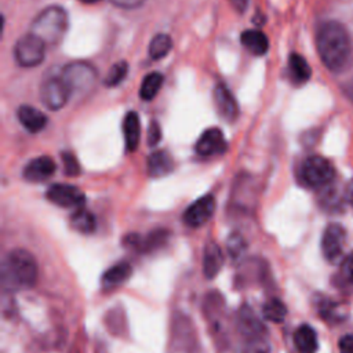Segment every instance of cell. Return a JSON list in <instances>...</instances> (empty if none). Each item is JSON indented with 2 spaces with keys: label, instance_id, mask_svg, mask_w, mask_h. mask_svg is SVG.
Listing matches in <instances>:
<instances>
[{
  "label": "cell",
  "instance_id": "cell-1",
  "mask_svg": "<svg viewBox=\"0 0 353 353\" xmlns=\"http://www.w3.org/2000/svg\"><path fill=\"white\" fill-rule=\"evenodd\" d=\"M317 52L330 70H339L350 54V39L346 28L338 21L324 22L316 36Z\"/></svg>",
  "mask_w": 353,
  "mask_h": 353
},
{
  "label": "cell",
  "instance_id": "cell-2",
  "mask_svg": "<svg viewBox=\"0 0 353 353\" xmlns=\"http://www.w3.org/2000/svg\"><path fill=\"white\" fill-rule=\"evenodd\" d=\"M37 262L28 250L10 251L3 262V284L15 288H32L37 281Z\"/></svg>",
  "mask_w": 353,
  "mask_h": 353
},
{
  "label": "cell",
  "instance_id": "cell-3",
  "mask_svg": "<svg viewBox=\"0 0 353 353\" xmlns=\"http://www.w3.org/2000/svg\"><path fill=\"white\" fill-rule=\"evenodd\" d=\"M68 30V14L59 6H50L44 8L32 22L34 36L41 39L46 46L58 44Z\"/></svg>",
  "mask_w": 353,
  "mask_h": 353
},
{
  "label": "cell",
  "instance_id": "cell-4",
  "mask_svg": "<svg viewBox=\"0 0 353 353\" xmlns=\"http://www.w3.org/2000/svg\"><path fill=\"white\" fill-rule=\"evenodd\" d=\"M335 178L332 163L319 154L309 156L301 165V181L313 189L328 186Z\"/></svg>",
  "mask_w": 353,
  "mask_h": 353
},
{
  "label": "cell",
  "instance_id": "cell-5",
  "mask_svg": "<svg viewBox=\"0 0 353 353\" xmlns=\"http://www.w3.org/2000/svg\"><path fill=\"white\" fill-rule=\"evenodd\" d=\"M61 77L68 84L72 95L73 94H87L95 84L97 80V70L92 65L76 61L68 63L62 72Z\"/></svg>",
  "mask_w": 353,
  "mask_h": 353
},
{
  "label": "cell",
  "instance_id": "cell-6",
  "mask_svg": "<svg viewBox=\"0 0 353 353\" xmlns=\"http://www.w3.org/2000/svg\"><path fill=\"white\" fill-rule=\"evenodd\" d=\"M44 57L46 43L33 33H28L19 37L14 46V58L17 63L23 68H33L40 65Z\"/></svg>",
  "mask_w": 353,
  "mask_h": 353
},
{
  "label": "cell",
  "instance_id": "cell-7",
  "mask_svg": "<svg viewBox=\"0 0 353 353\" xmlns=\"http://www.w3.org/2000/svg\"><path fill=\"white\" fill-rule=\"evenodd\" d=\"M239 330L251 343V352L265 353V325L250 307H241L239 313Z\"/></svg>",
  "mask_w": 353,
  "mask_h": 353
},
{
  "label": "cell",
  "instance_id": "cell-8",
  "mask_svg": "<svg viewBox=\"0 0 353 353\" xmlns=\"http://www.w3.org/2000/svg\"><path fill=\"white\" fill-rule=\"evenodd\" d=\"M70 95L72 92L61 74L46 79L40 87V99L51 110L63 108L68 103Z\"/></svg>",
  "mask_w": 353,
  "mask_h": 353
},
{
  "label": "cell",
  "instance_id": "cell-9",
  "mask_svg": "<svg viewBox=\"0 0 353 353\" xmlns=\"http://www.w3.org/2000/svg\"><path fill=\"white\" fill-rule=\"evenodd\" d=\"M47 199L58 205V207H63V208H83L84 203H85V196L84 193L73 186V185H66V183H54L48 188L47 190Z\"/></svg>",
  "mask_w": 353,
  "mask_h": 353
},
{
  "label": "cell",
  "instance_id": "cell-10",
  "mask_svg": "<svg viewBox=\"0 0 353 353\" xmlns=\"http://www.w3.org/2000/svg\"><path fill=\"white\" fill-rule=\"evenodd\" d=\"M346 232L339 223H330L321 236V251L327 261L334 262L336 261L345 245Z\"/></svg>",
  "mask_w": 353,
  "mask_h": 353
},
{
  "label": "cell",
  "instance_id": "cell-11",
  "mask_svg": "<svg viewBox=\"0 0 353 353\" xmlns=\"http://www.w3.org/2000/svg\"><path fill=\"white\" fill-rule=\"evenodd\" d=\"M215 211V199L212 194H205L192 203L183 212V222L190 228L203 226Z\"/></svg>",
  "mask_w": 353,
  "mask_h": 353
},
{
  "label": "cell",
  "instance_id": "cell-12",
  "mask_svg": "<svg viewBox=\"0 0 353 353\" xmlns=\"http://www.w3.org/2000/svg\"><path fill=\"white\" fill-rule=\"evenodd\" d=\"M214 103H215L216 112L223 120L232 123L237 119L239 116L237 101L232 94V91L223 83H218L216 87L214 88Z\"/></svg>",
  "mask_w": 353,
  "mask_h": 353
},
{
  "label": "cell",
  "instance_id": "cell-13",
  "mask_svg": "<svg viewBox=\"0 0 353 353\" xmlns=\"http://www.w3.org/2000/svg\"><path fill=\"white\" fill-rule=\"evenodd\" d=\"M196 152L203 157L216 156L225 152L226 141L223 132L219 128L205 130L196 142Z\"/></svg>",
  "mask_w": 353,
  "mask_h": 353
},
{
  "label": "cell",
  "instance_id": "cell-14",
  "mask_svg": "<svg viewBox=\"0 0 353 353\" xmlns=\"http://www.w3.org/2000/svg\"><path fill=\"white\" fill-rule=\"evenodd\" d=\"M57 165L50 156L32 159L23 168V178L29 182H43L54 175Z\"/></svg>",
  "mask_w": 353,
  "mask_h": 353
},
{
  "label": "cell",
  "instance_id": "cell-15",
  "mask_svg": "<svg viewBox=\"0 0 353 353\" xmlns=\"http://www.w3.org/2000/svg\"><path fill=\"white\" fill-rule=\"evenodd\" d=\"M223 254L219 245L214 241H208L204 248L203 256V272L207 279H214L222 269Z\"/></svg>",
  "mask_w": 353,
  "mask_h": 353
},
{
  "label": "cell",
  "instance_id": "cell-16",
  "mask_svg": "<svg viewBox=\"0 0 353 353\" xmlns=\"http://www.w3.org/2000/svg\"><path fill=\"white\" fill-rule=\"evenodd\" d=\"M18 120L19 123L29 131V132H39L41 131L47 124L46 114L29 105H22L18 109Z\"/></svg>",
  "mask_w": 353,
  "mask_h": 353
},
{
  "label": "cell",
  "instance_id": "cell-17",
  "mask_svg": "<svg viewBox=\"0 0 353 353\" xmlns=\"http://www.w3.org/2000/svg\"><path fill=\"white\" fill-rule=\"evenodd\" d=\"M174 170L172 157L164 150H154L148 157V172L153 178H160Z\"/></svg>",
  "mask_w": 353,
  "mask_h": 353
},
{
  "label": "cell",
  "instance_id": "cell-18",
  "mask_svg": "<svg viewBox=\"0 0 353 353\" xmlns=\"http://www.w3.org/2000/svg\"><path fill=\"white\" fill-rule=\"evenodd\" d=\"M132 273V268L128 262H119L109 268L103 274H102V287L103 288H114L125 283Z\"/></svg>",
  "mask_w": 353,
  "mask_h": 353
},
{
  "label": "cell",
  "instance_id": "cell-19",
  "mask_svg": "<svg viewBox=\"0 0 353 353\" xmlns=\"http://www.w3.org/2000/svg\"><path fill=\"white\" fill-rule=\"evenodd\" d=\"M123 132L125 148L130 152H134L138 148L141 139V123L137 112H128L123 120Z\"/></svg>",
  "mask_w": 353,
  "mask_h": 353
},
{
  "label": "cell",
  "instance_id": "cell-20",
  "mask_svg": "<svg viewBox=\"0 0 353 353\" xmlns=\"http://www.w3.org/2000/svg\"><path fill=\"white\" fill-rule=\"evenodd\" d=\"M294 343L301 353H314L319 346L314 328L309 324L299 325L294 334Z\"/></svg>",
  "mask_w": 353,
  "mask_h": 353
},
{
  "label": "cell",
  "instance_id": "cell-21",
  "mask_svg": "<svg viewBox=\"0 0 353 353\" xmlns=\"http://www.w3.org/2000/svg\"><path fill=\"white\" fill-rule=\"evenodd\" d=\"M288 73L295 84H305L312 76V69L301 54L292 52L288 58Z\"/></svg>",
  "mask_w": 353,
  "mask_h": 353
},
{
  "label": "cell",
  "instance_id": "cell-22",
  "mask_svg": "<svg viewBox=\"0 0 353 353\" xmlns=\"http://www.w3.org/2000/svg\"><path fill=\"white\" fill-rule=\"evenodd\" d=\"M241 44L254 55H263L269 48L268 36L256 29H250L241 33Z\"/></svg>",
  "mask_w": 353,
  "mask_h": 353
},
{
  "label": "cell",
  "instance_id": "cell-23",
  "mask_svg": "<svg viewBox=\"0 0 353 353\" xmlns=\"http://www.w3.org/2000/svg\"><path fill=\"white\" fill-rule=\"evenodd\" d=\"M163 81H164V77L159 72H152V73L146 74L141 83L139 97L145 101L153 99L157 95V92L160 91Z\"/></svg>",
  "mask_w": 353,
  "mask_h": 353
},
{
  "label": "cell",
  "instance_id": "cell-24",
  "mask_svg": "<svg viewBox=\"0 0 353 353\" xmlns=\"http://www.w3.org/2000/svg\"><path fill=\"white\" fill-rule=\"evenodd\" d=\"M172 48V40L168 34L165 33H159L156 34L149 44V57L152 59H161L165 55H168V52Z\"/></svg>",
  "mask_w": 353,
  "mask_h": 353
},
{
  "label": "cell",
  "instance_id": "cell-25",
  "mask_svg": "<svg viewBox=\"0 0 353 353\" xmlns=\"http://www.w3.org/2000/svg\"><path fill=\"white\" fill-rule=\"evenodd\" d=\"M70 223L77 232L81 233H92L95 230V218L84 208H79L73 212L70 216Z\"/></svg>",
  "mask_w": 353,
  "mask_h": 353
},
{
  "label": "cell",
  "instance_id": "cell-26",
  "mask_svg": "<svg viewBox=\"0 0 353 353\" xmlns=\"http://www.w3.org/2000/svg\"><path fill=\"white\" fill-rule=\"evenodd\" d=\"M262 314L268 321L281 323V321H284V319L287 316V307L283 303V301L273 298V299H269L262 306Z\"/></svg>",
  "mask_w": 353,
  "mask_h": 353
},
{
  "label": "cell",
  "instance_id": "cell-27",
  "mask_svg": "<svg viewBox=\"0 0 353 353\" xmlns=\"http://www.w3.org/2000/svg\"><path fill=\"white\" fill-rule=\"evenodd\" d=\"M127 73H128V65H127V62H125V61H119L117 63H114V65L109 69V72H108V74H106V77H105V85H108V87H114V85L120 84V83L125 79Z\"/></svg>",
  "mask_w": 353,
  "mask_h": 353
},
{
  "label": "cell",
  "instance_id": "cell-28",
  "mask_svg": "<svg viewBox=\"0 0 353 353\" xmlns=\"http://www.w3.org/2000/svg\"><path fill=\"white\" fill-rule=\"evenodd\" d=\"M62 163H63V171L66 175H69V176L79 175L80 165L72 153H69V152L62 153Z\"/></svg>",
  "mask_w": 353,
  "mask_h": 353
},
{
  "label": "cell",
  "instance_id": "cell-29",
  "mask_svg": "<svg viewBox=\"0 0 353 353\" xmlns=\"http://www.w3.org/2000/svg\"><path fill=\"white\" fill-rule=\"evenodd\" d=\"M244 247H245L244 239H243L240 234H236V233H234V234H230V237H229V240H228V250H229V254H230L233 258L239 256V255L243 252Z\"/></svg>",
  "mask_w": 353,
  "mask_h": 353
},
{
  "label": "cell",
  "instance_id": "cell-30",
  "mask_svg": "<svg viewBox=\"0 0 353 353\" xmlns=\"http://www.w3.org/2000/svg\"><path fill=\"white\" fill-rule=\"evenodd\" d=\"M161 139V128H160V124L153 120L150 121L149 124V128H148V145L154 148Z\"/></svg>",
  "mask_w": 353,
  "mask_h": 353
},
{
  "label": "cell",
  "instance_id": "cell-31",
  "mask_svg": "<svg viewBox=\"0 0 353 353\" xmlns=\"http://www.w3.org/2000/svg\"><path fill=\"white\" fill-rule=\"evenodd\" d=\"M342 276L349 281L353 283V252L349 254L345 261L342 262V268H341Z\"/></svg>",
  "mask_w": 353,
  "mask_h": 353
},
{
  "label": "cell",
  "instance_id": "cell-32",
  "mask_svg": "<svg viewBox=\"0 0 353 353\" xmlns=\"http://www.w3.org/2000/svg\"><path fill=\"white\" fill-rule=\"evenodd\" d=\"M341 353H353V334L345 335L339 339Z\"/></svg>",
  "mask_w": 353,
  "mask_h": 353
},
{
  "label": "cell",
  "instance_id": "cell-33",
  "mask_svg": "<svg viewBox=\"0 0 353 353\" xmlns=\"http://www.w3.org/2000/svg\"><path fill=\"white\" fill-rule=\"evenodd\" d=\"M114 6L121 8H137L145 3V0H110Z\"/></svg>",
  "mask_w": 353,
  "mask_h": 353
},
{
  "label": "cell",
  "instance_id": "cell-34",
  "mask_svg": "<svg viewBox=\"0 0 353 353\" xmlns=\"http://www.w3.org/2000/svg\"><path fill=\"white\" fill-rule=\"evenodd\" d=\"M230 6L237 11V12H244L248 6V0H229Z\"/></svg>",
  "mask_w": 353,
  "mask_h": 353
},
{
  "label": "cell",
  "instance_id": "cell-35",
  "mask_svg": "<svg viewBox=\"0 0 353 353\" xmlns=\"http://www.w3.org/2000/svg\"><path fill=\"white\" fill-rule=\"evenodd\" d=\"M345 199L347 200V203L353 207V178L346 183V189H345Z\"/></svg>",
  "mask_w": 353,
  "mask_h": 353
},
{
  "label": "cell",
  "instance_id": "cell-36",
  "mask_svg": "<svg viewBox=\"0 0 353 353\" xmlns=\"http://www.w3.org/2000/svg\"><path fill=\"white\" fill-rule=\"evenodd\" d=\"M81 3H85V4H94V3H98L99 0H80Z\"/></svg>",
  "mask_w": 353,
  "mask_h": 353
}]
</instances>
